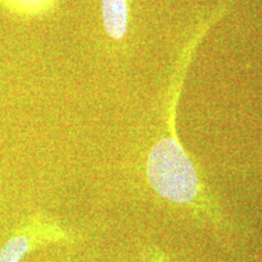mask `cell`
Segmentation results:
<instances>
[{"label":"cell","instance_id":"cell-1","mask_svg":"<svg viewBox=\"0 0 262 262\" xmlns=\"http://www.w3.org/2000/svg\"><path fill=\"white\" fill-rule=\"evenodd\" d=\"M175 118L176 96L168 111V135L157 141L147 157L149 187L164 202L186 211L194 220L217 229L228 228L220 201L179 140Z\"/></svg>","mask_w":262,"mask_h":262},{"label":"cell","instance_id":"cell-3","mask_svg":"<svg viewBox=\"0 0 262 262\" xmlns=\"http://www.w3.org/2000/svg\"><path fill=\"white\" fill-rule=\"evenodd\" d=\"M101 14L107 34L116 40L124 38L129 17L126 0H101Z\"/></svg>","mask_w":262,"mask_h":262},{"label":"cell","instance_id":"cell-2","mask_svg":"<svg viewBox=\"0 0 262 262\" xmlns=\"http://www.w3.org/2000/svg\"><path fill=\"white\" fill-rule=\"evenodd\" d=\"M77 235L51 216L35 212L16 227L0 248V262H22L27 254L50 244H72Z\"/></svg>","mask_w":262,"mask_h":262},{"label":"cell","instance_id":"cell-4","mask_svg":"<svg viewBox=\"0 0 262 262\" xmlns=\"http://www.w3.org/2000/svg\"><path fill=\"white\" fill-rule=\"evenodd\" d=\"M55 0H0V6L10 15L32 18L47 12Z\"/></svg>","mask_w":262,"mask_h":262},{"label":"cell","instance_id":"cell-5","mask_svg":"<svg viewBox=\"0 0 262 262\" xmlns=\"http://www.w3.org/2000/svg\"><path fill=\"white\" fill-rule=\"evenodd\" d=\"M142 255L145 262H172L171 257L162 248L157 247L155 244L146 245L143 248Z\"/></svg>","mask_w":262,"mask_h":262}]
</instances>
